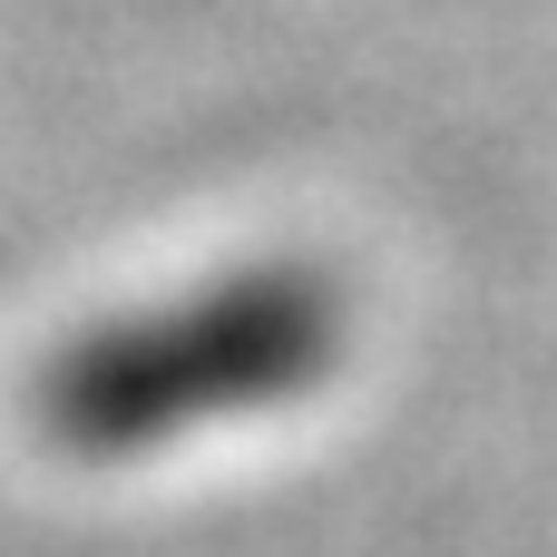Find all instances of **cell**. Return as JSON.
Instances as JSON below:
<instances>
[{
	"label": "cell",
	"instance_id": "6da1fadb",
	"mask_svg": "<svg viewBox=\"0 0 557 557\" xmlns=\"http://www.w3.org/2000/svg\"><path fill=\"white\" fill-rule=\"evenodd\" d=\"M323 333L333 323L304 284H235L225 304H196V313L88 343L59 372L49 411L78 441H147L166 421H206L225 401H255V392L294 382L323 352Z\"/></svg>",
	"mask_w": 557,
	"mask_h": 557
}]
</instances>
